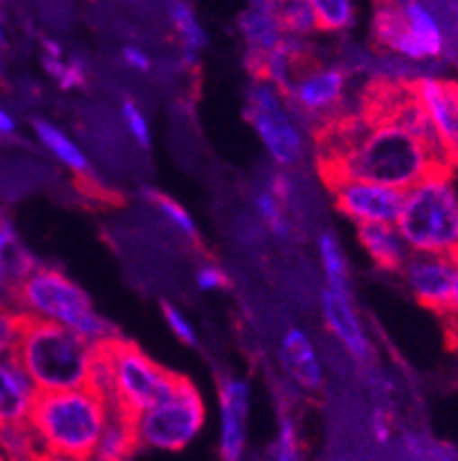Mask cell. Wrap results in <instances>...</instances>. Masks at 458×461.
<instances>
[{
	"mask_svg": "<svg viewBox=\"0 0 458 461\" xmlns=\"http://www.w3.org/2000/svg\"><path fill=\"white\" fill-rule=\"evenodd\" d=\"M445 167H452V163L401 124L367 120L363 133L344 157L333 166L321 167L319 173L326 184L342 177H358L406 191L427 175Z\"/></svg>",
	"mask_w": 458,
	"mask_h": 461,
	"instance_id": "1",
	"label": "cell"
},
{
	"mask_svg": "<svg viewBox=\"0 0 458 461\" xmlns=\"http://www.w3.org/2000/svg\"><path fill=\"white\" fill-rule=\"evenodd\" d=\"M106 400L90 385L37 393L28 420L40 436L46 459H92L106 425Z\"/></svg>",
	"mask_w": 458,
	"mask_h": 461,
	"instance_id": "2",
	"label": "cell"
},
{
	"mask_svg": "<svg viewBox=\"0 0 458 461\" xmlns=\"http://www.w3.org/2000/svg\"><path fill=\"white\" fill-rule=\"evenodd\" d=\"M94 342L56 321L25 314L14 358L35 384L37 393L87 385Z\"/></svg>",
	"mask_w": 458,
	"mask_h": 461,
	"instance_id": "3",
	"label": "cell"
},
{
	"mask_svg": "<svg viewBox=\"0 0 458 461\" xmlns=\"http://www.w3.org/2000/svg\"><path fill=\"white\" fill-rule=\"evenodd\" d=\"M413 253L458 255V191L449 167L436 170L406 188L397 221Z\"/></svg>",
	"mask_w": 458,
	"mask_h": 461,
	"instance_id": "4",
	"label": "cell"
},
{
	"mask_svg": "<svg viewBox=\"0 0 458 461\" xmlns=\"http://www.w3.org/2000/svg\"><path fill=\"white\" fill-rule=\"evenodd\" d=\"M16 310L37 320L56 321L90 342L117 335L115 326L92 308L90 296L62 271L35 267L16 289Z\"/></svg>",
	"mask_w": 458,
	"mask_h": 461,
	"instance_id": "5",
	"label": "cell"
},
{
	"mask_svg": "<svg viewBox=\"0 0 458 461\" xmlns=\"http://www.w3.org/2000/svg\"><path fill=\"white\" fill-rule=\"evenodd\" d=\"M111 366V400L108 406L126 411L136 418L157 402H161L179 381V375L166 370L145 351L117 335L103 339Z\"/></svg>",
	"mask_w": 458,
	"mask_h": 461,
	"instance_id": "6",
	"label": "cell"
},
{
	"mask_svg": "<svg viewBox=\"0 0 458 461\" xmlns=\"http://www.w3.org/2000/svg\"><path fill=\"white\" fill-rule=\"evenodd\" d=\"M207 420V406L200 391L179 376L176 385L147 411L136 416V434L140 447L179 452L191 446Z\"/></svg>",
	"mask_w": 458,
	"mask_h": 461,
	"instance_id": "7",
	"label": "cell"
},
{
	"mask_svg": "<svg viewBox=\"0 0 458 461\" xmlns=\"http://www.w3.org/2000/svg\"><path fill=\"white\" fill-rule=\"evenodd\" d=\"M246 115L277 166L289 167L301 161L305 152L302 133L275 86L266 81L255 83L247 95Z\"/></svg>",
	"mask_w": 458,
	"mask_h": 461,
	"instance_id": "8",
	"label": "cell"
},
{
	"mask_svg": "<svg viewBox=\"0 0 458 461\" xmlns=\"http://www.w3.org/2000/svg\"><path fill=\"white\" fill-rule=\"evenodd\" d=\"M346 87L348 74L342 67L314 65L308 56L296 67L283 96L289 99L293 111L301 113L317 129L321 122L337 115L346 99Z\"/></svg>",
	"mask_w": 458,
	"mask_h": 461,
	"instance_id": "9",
	"label": "cell"
},
{
	"mask_svg": "<svg viewBox=\"0 0 458 461\" xmlns=\"http://www.w3.org/2000/svg\"><path fill=\"white\" fill-rule=\"evenodd\" d=\"M333 193L335 204L353 223H397L403 207L401 188L369 182L358 177H342L326 184Z\"/></svg>",
	"mask_w": 458,
	"mask_h": 461,
	"instance_id": "10",
	"label": "cell"
},
{
	"mask_svg": "<svg viewBox=\"0 0 458 461\" xmlns=\"http://www.w3.org/2000/svg\"><path fill=\"white\" fill-rule=\"evenodd\" d=\"M456 264V259L447 258V255L410 253L399 271L406 278V285L410 287L415 299L424 308L443 314L449 299V289H452Z\"/></svg>",
	"mask_w": 458,
	"mask_h": 461,
	"instance_id": "11",
	"label": "cell"
},
{
	"mask_svg": "<svg viewBox=\"0 0 458 461\" xmlns=\"http://www.w3.org/2000/svg\"><path fill=\"white\" fill-rule=\"evenodd\" d=\"M413 86L449 163H458V83L419 77L413 78Z\"/></svg>",
	"mask_w": 458,
	"mask_h": 461,
	"instance_id": "12",
	"label": "cell"
},
{
	"mask_svg": "<svg viewBox=\"0 0 458 461\" xmlns=\"http://www.w3.org/2000/svg\"><path fill=\"white\" fill-rule=\"evenodd\" d=\"M250 384L237 376L220 379V456L237 461L246 450Z\"/></svg>",
	"mask_w": 458,
	"mask_h": 461,
	"instance_id": "13",
	"label": "cell"
},
{
	"mask_svg": "<svg viewBox=\"0 0 458 461\" xmlns=\"http://www.w3.org/2000/svg\"><path fill=\"white\" fill-rule=\"evenodd\" d=\"M321 312L328 330L342 342V347L351 354V358L363 360V363L372 358V342L364 333L358 310L351 303V294L346 289H323Z\"/></svg>",
	"mask_w": 458,
	"mask_h": 461,
	"instance_id": "14",
	"label": "cell"
},
{
	"mask_svg": "<svg viewBox=\"0 0 458 461\" xmlns=\"http://www.w3.org/2000/svg\"><path fill=\"white\" fill-rule=\"evenodd\" d=\"M35 267V259L21 246L10 218L0 213V305L16 310V289Z\"/></svg>",
	"mask_w": 458,
	"mask_h": 461,
	"instance_id": "15",
	"label": "cell"
},
{
	"mask_svg": "<svg viewBox=\"0 0 458 461\" xmlns=\"http://www.w3.org/2000/svg\"><path fill=\"white\" fill-rule=\"evenodd\" d=\"M280 363L284 372L305 391H319L323 384V366L317 347L301 329H289L280 339Z\"/></svg>",
	"mask_w": 458,
	"mask_h": 461,
	"instance_id": "16",
	"label": "cell"
},
{
	"mask_svg": "<svg viewBox=\"0 0 458 461\" xmlns=\"http://www.w3.org/2000/svg\"><path fill=\"white\" fill-rule=\"evenodd\" d=\"M35 395V384L14 358V354L0 356V425L25 420Z\"/></svg>",
	"mask_w": 458,
	"mask_h": 461,
	"instance_id": "17",
	"label": "cell"
},
{
	"mask_svg": "<svg viewBox=\"0 0 458 461\" xmlns=\"http://www.w3.org/2000/svg\"><path fill=\"white\" fill-rule=\"evenodd\" d=\"M358 241L376 267L385 271H399L413 250L409 249L397 223H363L358 225Z\"/></svg>",
	"mask_w": 458,
	"mask_h": 461,
	"instance_id": "18",
	"label": "cell"
},
{
	"mask_svg": "<svg viewBox=\"0 0 458 461\" xmlns=\"http://www.w3.org/2000/svg\"><path fill=\"white\" fill-rule=\"evenodd\" d=\"M399 7L422 60L443 56L447 51V37L436 12L424 0H399Z\"/></svg>",
	"mask_w": 458,
	"mask_h": 461,
	"instance_id": "19",
	"label": "cell"
},
{
	"mask_svg": "<svg viewBox=\"0 0 458 461\" xmlns=\"http://www.w3.org/2000/svg\"><path fill=\"white\" fill-rule=\"evenodd\" d=\"M140 447L136 434V418L117 406H108L106 425L101 429L99 443L94 447V459L120 461L136 455Z\"/></svg>",
	"mask_w": 458,
	"mask_h": 461,
	"instance_id": "20",
	"label": "cell"
},
{
	"mask_svg": "<svg viewBox=\"0 0 458 461\" xmlns=\"http://www.w3.org/2000/svg\"><path fill=\"white\" fill-rule=\"evenodd\" d=\"M32 129H35L37 140L53 154L56 161H60L67 170H71L74 175H81L85 177L90 173V158L83 152L69 136H67L62 129H58L56 124H50L49 120H32Z\"/></svg>",
	"mask_w": 458,
	"mask_h": 461,
	"instance_id": "21",
	"label": "cell"
},
{
	"mask_svg": "<svg viewBox=\"0 0 458 461\" xmlns=\"http://www.w3.org/2000/svg\"><path fill=\"white\" fill-rule=\"evenodd\" d=\"M238 31H241L250 53L271 51L287 35L280 26L275 12L264 10V7H250L247 12H243L238 16Z\"/></svg>",
	"mask_w": 458,
	"mask_h": 461,
	"instance_id": "22",
	"label": "cell"
},
{
	"mask_svg": "<svg viewBox=\"0 0 458 461\" xmlns=\"http://www.w3.org/2000/svg\"><path fill=\"white\" fill-rule=\"evenodd\" d=\"M166 12L172 28H175L176 37L182 41L184 60H186L188 65H193V62L197 60V53L207 46V32H204L202 23L197 21L195 12H193L188 0H166Z\"/></svg>",
	"mask_w": 458,
	"mask_h": 461,
	"instance_id": "23",
	"label": "cell"
},
{
	"mask_svg": "<svg viewBox=\"0 0 458 461\" xmlns=\"http://www.w3.org/2000/svg\"><path fill=\"white\" fill-rule=\"evenodd\" d=\"M0 456L7 459H46L40 436L31 420H14L0 425Z\"/></svg>",
	"mask_w": 458,
	"mask_h": 461,
	"instance_id": "24",
	"label": "cell"
},
{
	"mask_svg": "<svg viewBox=\"0 0 458 461\" xmlns=\"http://www.w3.org/2000/svg\"><path fill=\"white\" fill-rule=\"evenodd\" d=\"M314 12L319 31L339 32L348 31L355 23L353 0H308Z\"/></svg>",
	"mask_w": 458,
	"mask_h": 461,
	"instance_id": "25",
	"label": "cell"
},
{
	"mask_svg": "<svg viewBox=\"0 0 458 461\" xmlns=\"http://www.w3.org/2000/svg\"><path fill=\"white\" fill-rule=\"evenodd\" d=\"M273 12H275L280 26L287 35L305 37L310 32L319 31L317 19H314V12L308 0H277Z\"/></svg>",
	"mask_w": 458,
	"mask_h": 461,
	"instance_id": "26",
	"label": "cell"
},
{
	"mask_svg": "<svg viewBox=\"0 0 458 461\" xmlns=\"http://www.w3.org/2000/svg\"><path fill=\"white\" fill-rule=\"evenodd\" d=\"M319 258H321L323 274H326L328 287L346 289L348 292V264L344 258L342 246L330 232H323L319 237Z\"/></svg>",
	"mask_w": 458,
	"mask_h": 461,
	"instance_id": "27",
	"label": "cell"
},
{
	"mask_svg": "<svg viewBox=\"0 0 458 461\" xmlns=\"http://www.w3.org/2000/svg\"><path fill=\"white\" fill-rule=\"evenodd\" d=\"M255 209H257L259 218L264 221L268 230H271L275 237L289 239L293 234L292 223H289L287 216V204L277 198L271 188H262V191L255 193Z\"/></svg>",
	"mask_w": 458,
	"mask_h": 461,
	"instance_id": "28",
	"label": "cell"
},
{
	"mask_svg": "<svg viewBox=\"0 0 458 461\" xmlns=\"http://www.w3.org/2000/svg\"><path fill=\"white\" fill-rule=\"evenodd\" d=\"M145 198L157 207V212L166 218L167 223H170L176 232L184 234L186 239H197L195 221H193L191 213H188L182 204L176 203V200L167 198V195H163V193L158 191H145Z\"/></svg>",
	"mask_w": 458,
	"mask_h": 461,
	"instance_id": "29",
	"label": "cell"
},
{
	"mask_svg": "<svg viewBox=\"0 0 458 461\" xmlns=\"http://www.w3.org/2000/svg\"><path fill=\"white\" fill-rule=\"evenodd\" d=\"M44 69L62 90H76L87 83V69L78 58L65 60V58L44 56Z\"/></svg>",
	"mask_w": 458,
	"mask_h": 461,
	"instance_id": "30",
	"label": "cell"
},
{
	"mask_svg": "<svg viewBox=\"0 0 458 461\" xmlns=\"http://www.w3.org/2000/svg\"><path fill=\"white\" fill-rule=\"evenodd\" d=\"M120 115H121V122H124L126 131L131 133L133 140L138 142V148L149 149L151 148V129H149V122H147L145 113H142V108L138 106L133 99H124L120 106Z\"/></svg>",
	"mask_w": 458,
	"mask_h": 461,
	"instance_id": "31",
	"label": "cell"
},
{
	"mask_svg": "<svg viewBox=\"0 0 458 461\" xmlns=\"http://www.w3.org/2000/svg\"><path fill=\"white\" fill-rule=\"evenodd\" d=\"M23 321L25 314L21 310L0 305V356L14 354Z\"/></svg>",
	"mask_w": 458,
	"mask_h": 461,
	"instance_id": "32",
	"label": "cell"
},
{
	"mask_svg": "<svg viewBox=\"0 0 458 461\" xmlns=\"http://www.w3.org/2000/svg\"><path fill=\"white\" fill-rule=\"evenodd\" d=\"M273 456L275 459H301V441H298V431L292 418L280 420V431H277V441L273 446Z\"/></svg>",
	"mask_w": 458,
	"mask_h": 461,
	"instance_id": "33",
	"label": "cell"
},
{
	"mask_svg": "<svg viewBox=\"0 0 458 461\" xmlns=\"http://www.w3.org/2000/svg\"><path fill=\"white\" fill-rule=\"evenodd\" d=\"M163 314H166V321L167 326H170L172 333L182 339L184 345H195L197 342L195 326H193V321L188 320L182 310L176 308L175 303H163Z\"/></svg>",
	"mask_w": 458,
	"mask_h": 461,
	"instance_id": "34",
	"label": "cell"
},
{
	"mask_svg": "<svg viewBox=\"0 0 458 461\" xmlns=\"http://www.w3.org/2000/svg\"><path fill=\"white\" fill-rule=\"evenodd\" d=\"M195 285L200 292H218L229 287V278L218 264H204L195 274Z\"/></svg>",
	"mask_w": 458,
	"mask_h": 461,
	"instance_id": "35",
	"label": "cell"
},
{
	"mask_svg": "<svg viewBox=\"0 0 458 461\" xmlns=\"http://www.w3.org/2000/svg\"><path fill=\"white\" fill-rule=\"evenodd\" d=\"M120 56H121V62H124V65L129 67V69L140 71V74H147V71H151L149 56H147V53L142 51L140 46H133V44L124 46Z\"/></svg>",
	"mask_w": 458,
	"mask_h": 461,
	"instance_id": "36",
	"label": "cell"
},
{
	"mask_svg": "<svg viewBox=\"0 0 458 461\" xmlns=\"http://www.w3.org/2000/svg\"><path fill=\"white\" fill-rule=\"evenodd\" d=\"M440 317H445V320L449 321V326H452V333H456L458 330V264H456V271H454L447 305H445V310Z\"/></svg>",
	"mask_w": 458,
	"mask_h": 461,
	"instance_id": "37",
	"label": "cell"
},
{
	"mask_svg": "<svg viewBox=\"0 0 458 461\" xmlns=\"http://www.w3.org/2000/svg\"><path fill=\"white\" fill-rule=\"evenodd\" d=\"M372 431L376 443H381V446H388V443L392 441V422H390L388 413H383V411H376V413H373Z\"/></svg>",
	"mask_w": 458,
	"mask_h": 461,
	"instance_id": "38",
	"label": "cell"
},
{
	"mask_svg": "<svg viewBox=\"0 0 458 461\" xmlns=\"http://www.w3.org/2000/svg\"><path fill=\"white\" fill-rule=\"evenodd\" d=\"M16 133V120L10 111L0 106V138H12Z\"/></svg>",
	"mask_w": 458,
	"mask_h": 461,
	"instance_id": "39",
	"label": "cell"
},
{
	"mask_svg": "<svg viewBox=\"0 0 458 461\" xmlns=\"http://www.w3.org/2000/svg\"><path fill=\"white\" fill-rule=\"evenodd\" d=\"M44 56H50V58H65V53H62V46L58 44V41L44 40Z\"/></svg>",
	"mask_w": 458,
	"mask_h": 461,
	"instance_id": "40",
	"label": "cell"
},
{
	"mask_svg": "<svg viewBox=\"0 0 458 461\" xmlns=\"http://www.w3.org/2000/svg\"><path fill=\"white\" fill-rule=\"evenodd\" d=\"M7 46H10V37H7V23H5V16L0 12V49L5 51Z\"/></svg>",
	"mask_w": 458,
	"mask_h": 461,
	"instance_id": "41",
	"label": "cell"
},
{
	"mask_svg": "<svg viewBox=\"0 0 458 461\" xmlns=\"http://www.w3.org/2000/svg\"><path fill=\"white\" fill-rule=\"evenodd\" d=\"M252 7H264V10H273V0H250Z\"/></svg>",
	"mask_w": 458,
	"mask_h": 461,
	"instance_id": "42",
	"label": "cell"
},
{
	"mask_svg": "<svg viewBox=\"0 0 458 461\" xmlns=\"http://www.w3.org/2000/svg\"><path fill=\"white\" fill-rule=\"evenodd\" d=\"M452 338H454V339H458V330H456V333H452Z\"/></svg>",
	"mask_w": 458,
	"mask_h": 461,
	"instance_id": "43",
	"label": "cell"
},
{
	"mask_svg": "<svg viewBox=\"0 0 458 461\" xmlns=\"http://www.w3.org/2000/svg\"><path fill=\"white\" fill-rule=\"evenodd\" d=\"M456 262H458V255H456Z\"/></svg>",
	"mask_w": 458,
	"mask_h": 461,
	"instance_id": "44",
	"label": "cell"
}]
</instances>
